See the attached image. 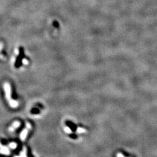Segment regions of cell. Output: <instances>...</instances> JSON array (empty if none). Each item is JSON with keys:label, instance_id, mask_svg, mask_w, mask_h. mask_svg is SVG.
I'll return each instance as SVG.
<instances>
[{"label": "cell", "instance_id": "7a4b0ae2", "mask_svg": "<svg viewBox=\"0 0 157 157\" xmlns=\"http://www.w3.org/2000/svg\"><path fill=\"white\" fill-rule=\"evenodd\" d=\"M10 104L11 105V106L12 107H16L18 105V102H16V101H15V100H11Z\"/></svg>", "mask_w": 157, "mask_h": 157}, {"label": "cell", "instance_id": "3957f363", "mask_svg": "<svg viewBox=\"0 0 157 157\" xmlns=\"http://www.w3.org/2000/svg\"><path fill=\"white\" fill-rule=\"evenodd\" d=\"M22 61H23V64H24V65H27V64H29L28 61H27V60L26 59H23Z\"/></svg>", "mask_w": 157, "mask_h": 157}, {"label": "cell", "instance_id": "277c9868", "mask_svg": "<svg viewBox=\"0 0 157 157\" xmlns=\"http://www.w3.org/2000/svg\"><path fill=\"white\" fill-rule=\"evenodd\" d=\"M84 131H85V130H84V129H82V128L78 129V132H84Z\"/></svg>", "mask_w": 157, "mask_h": 157}, {"label": "cell", "instance_id": "6da1fadb", "mask_svg": "<svg viewBox=\"0 0 157 157\" xmlns=\"http://www.w3.org/2000/svg\"><path fill=\"white\" fill-rule=\"evenodd\" d=\"M4 90H5V91L6 97H7L8 100H10L11 95V89L10 84L8 83H5V84H4Z\"/></svg>", "mask_w": 157, "mask_h": 157}]
</instances>
